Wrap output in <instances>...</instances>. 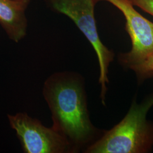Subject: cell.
Listing matches in <instances>:
<instances>
[{
  "mask_svg": "<svg viewBox=\"0 0 153 153\" xmlns=\"http://www.w3.org/2000/svg\"><path fill=\"white\" fill-rule=\"evenodd\" d=\"M43 94L51 111L52 127L75 150L91 139L94 129L79 76L70 72L55 73L44 83Z\"/></svg>",
  "mask_w": 153,
  "mask_h": 153,
  "instance_id": "6da1fadb",
  "label": "cell"
},
{
  "mask_svg": "<svg viewBox=\"0 0 153 153\" xmlns=\"http://www.w3.org/2000/svg\"><path fill=\"white\" fill-rule=\"evenodd\" d=\"M153 97L141 104L134 103L126 117L86 150L90 153H145L153 142V134L146 114Z\"/></svg>",
  "mask_w": 153,
  "mask_h": 153,
  "instance_id": "7a4b0ae2",
  "label": "cell"
},
{
  "mask_svg": "<svg viewBox=\"0 0 153 153\" xmlns=\"http://www.w3.org/2000/svg\"><path fill=\"white\" fill-rule=\"evenodd\" d=\"M49 5L56 11L69 17L76 25L92 45L98 59L101 85V98L104 104L108 83L109 64L114 59V53L100 40L95 18V6L99 0H47Z\"/></svg>",
  "mask_w": 153,
  "mask_h": 153,
  "instance_id": "3957f363",
  "label": "cell"
},
{
  "mask_svg": "<svg viewBox=\"0 0 153 153\" xmlns=\"http://www.w3.org/2000/svg\"><path fill=\"white\" fill-rule=\"evenodd\" d=\"M7 116L25 153H71L75 150L60 133L53 127H45L27 114L20 112Z\"/></svg>",
  "mask_w": 153,
  "mask_h": 153,
  "instance_id": "277c9868",
  "label": "cell"
},
{
  "mask_svg": "<svg viewBox=\"0 0 153 153\" xmlns=\"http://www.w3.org/2000/svg\"><path fill=\"white\" fill-rule=\"evenodd\" d=\"M108 2L123 13L126 29L130 36L131 49L123 56V60L131 68L153 53V23L142 16L129 0H99Z\"/></svg>",
  "mask_w": 153,
  "mask_h": 153,
  "instance_id": "5b68a950",
  "label": "cell"
},
{
  "mask_svg": "<svg viewBox=\"0 0 153 153\" xmlns=\"http://www.w3.org/2000/svg\"><path fill=\"white\" fill-rule=\"evenodd\" d=\"M30 0H0V25L9 38L18 42L26 35V10Z\"/></svg>",
  "mask_w": 153,
  "mask_h": 153,
  "instance_id": "8992f818",
  "label": "cell"
},
{
  "mask_svg": "<svg viewBox=\"0 0 153 153\" xmlns=\"http://www.w3.org/2000/svg\"><path fill=\"white\" fill-rule=\"evenodd\" d=\"M141 75H149L153 74V53L141 62L140 64L131 68Z\"/></svg>",
  "mask_w": 153,
  "mask_h": 153,
  "instance_id": "52a82bcc",
  "label": "cell"
},
{
  "mask_svg": "<svg viewBox=\"0 0 153 153\" xmlns=\"http://www.w3.org/2000/svg\"><path fill=\"white\" fill-rule=\"evenodd\" d=\"M134 6L153 16V0H129Z\"/></svg>",
  "mask_w": 153,
  "mask_h": 153,
  "instance_id": "ba28073f",
  "label": "cell"
}]
</instances>
